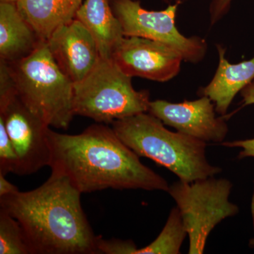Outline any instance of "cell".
Listing matches in <instances>:
<instances>
[{
    "mask_svg": "<svg viewBox=\"0 0 254 254\" xmlns=\"http://www.w3.org/2000/svg\"><path fill=\"white\" fill-rule=\"evenodd\" d=\"M0 119L17 154V175H31L50 167L51 150L48 138L50 127L28 109L15 86L0 90Z\"/></svg>",
    "mask_w": 254,
    "mask_h": 254,
    "instance_id": "ba28073f",
    "label": "cell"
},
{
    "mask_svg": "<svg viewBox=\"0 0 254 254\" xmlns=\"http://www.w3.org/2000/svg\"><path fill=\"white\" fill-rule=\"evenodd\" d=\"M217 48L218 67L212 81L200 88L198 95L208 97L215 103L216 113L225 115L235 95L254 80V57L232 64L225 58V48L220 46Z\"/></svg>",
    "mask_w": 254,
    "mask_h": 254,
    "instance_id": "7c38bea8",
    "label": "cell"
},
{
    "mask_svg": "<svg viewBox=\"0 0 254 254\" xmlns=\"http://www.w3.org/2000/svg\"><path fill=\"white\" fill-rule=\"evenodd\" d=\"M125 37H140L160 42L176 50L185 61L198 63L204 58L207 43L199 37L187 38L175 25L179 4H169L160 11L142 7L138 0H111Z\"/></svg>",
    "mask_w": 254,
    "mask_h": 254,
    "instance_id": "52a82bcc",
    "label": "cell"
},
{
    "mask_svg": "<svg viewBox=\"0 0 254 254\" xmlns=\"http://www.w3.org/2000/svg\"><path fill=\"white\" fill-rule=\"evenodd\" d=\"M212 102L207 96L180 103L158 100L150 101L148 112L177 131L205 143H222L228 127L223 118H217L215 105Z\"/></svg>",
    "mask_w": 254,
    "mask_h": 254,
    "instance_id": "30bf717a",
    "label": "cell"
},
{
    "mask_svg": "<svg viewBox=\"0 0 254 254\" xmlns=\"http://www.w3.org/2000/svg\"><path fill=\"white\" fill-rule=\"evenodd\" d=\"M111 59L127 76L158 82L173 79L180 73L182 55L160 42L125 37Z\"/></svg>",
    "mask_w": 254,
    "mask_h": 254,
    "instance_id": "9c48e42d",
    "label": "cell"
},
{
    "mask_svg": "<svg viewBox=\"0 0 254 254\" xmlns=\"http://www.w3.org/2000/svg\"><path fill=\"white\" fill-rule=\"evenodd\" d=\"M127 76L112 59L100 57L91 72L73 83L75 116L86 117L97 123L113 124L147 113L150 103L148 91H136Z\"/></svg>",
    "mask_w": 254,
    "mask_h": 254,
    "instance_id": "5b68a950",
    "label": "cell"
},
{
    "mask_svg": "<svg viewBox=\"0 0 254 254\" xmlns=\"http://www.w3.org/2000/svg\"><path fill=\"white\" fill-rule=\"evenodd\" d=\"M0 254H33L19 222L1 210H0Z\"/></svg>",
    "mask_w": 254,
    "mask_h": 254,
    "instance_id": "e0dca14e",
    "label": "cell"
},
{
    "mask_svg": "<svg viewBox=\"0 0 254 254\" xmlns=\"http://www.w3.org/2000/svg\"><path fill=\"white\" fill-rule=\"evenodd\" d=\"M187 232L177 207L172 209L168 221L159 236L151 244L141 249H136L133 254H180Z\"/></svg>",
    "mask_w": 254,
    "mask_h": 254,
    "instance_id": "2e32d148",
    "label": "cell"
},
{
    "mask_svg": "<svg viewBox=\"0 0 254 254\" xmlns=\"http://www.w3.org/2000/svg\"><path fill=\"white\" fill-rule=\"evenodd\" d=\"M50 168L64 174L81 193L113 190L168 192L166 180L140 161L113 128L96 124L76 135L49 128Z\"/></svg>",
    "mask_w": 254,
    "mask_h": 254,
    "instance_id": "6da1fadb",
    "label": "cell"
},
{
    "mask_svg": "<svg viewBox=\"0 0 254 254\" xmlns=\"http://www.w3.org/2000/svg\"><path fill=\"white\" fill-rule=\"evenodd\" d=\"M7 64L18 97L28 109L50 127L68 128L75 116L73 83L55 63L46 41L26 58Z\"/></svg>",
    "mask_w": 254,
    "mask_h": 254,
    "instance_id": "277c9868",
    "label": "cell"
},
{
    "mask_svg": "<svg viewBox=\"0 0 254 254\" xmlns=\"http://www.w3.org/2000/svg\"><path fill=\"white\" fill-rule=\"evenodd\" d=\"M163 1H165V2L167 3H170V1H173L174 4H175V3H177V4H182V3L185 2V1H187V0H163Z\"/></svg>",
    "mask_w": 254,
    "mask_h": 254,
    "instance_id": "603a6c76",
    "label": "cell"
},
{
    "mask_svg": "<svg viewBox=\"0 0 254 254\" xmlns=\"http://www.w3.org/2000/svg\"><path fill=\"white\" fill-rule=\"evenodd\" d=\"M18 189L5 178V175L0 173V196L11 194L18 191Z\"/></svg>",
    "mask_w": 254,
    "mask_h": 254,
    "instance_id": "44dd1931",
    "label": "cell"
},
{
    "mask_svg": "<svg viewBox=\"0 0 254 254\" xmlns=\"http://www.w3.org/2000/svg\"><path fill=\"white\" fill-rule=\"evenodd\" d=\"M250 246L251 247L254 248V239H252L250 242Z\"/></svg>",
    "mask_w": 254,
    "mask_h": 254,
    "instance_id": "d4e9b609",
    "label": "cell"
},
{
    "mask_svg": "<svg viewBox=\"0 0 254 254\" xmlns=\"http://www.w3.org/2000/svg\"><path fill=\"white\" fill-rule=\"evenodd\" d=\"M41 41L16 3L0 2V60L9 63L23 59Z\"/></svg>",
    "mask_w": 254,
    "mask_h": 254,
    "instance_id": "4fadbf2b",
    "label": "cell"
},
{
    "mask_svg": "<svg viewBox=\"0 0 254 254\" xmlns=\"http://www.w3.org/2000/svg\"><path fill=\"white\" fill-rule=\"evenodd\" d=\"M18 158L14 145L10 139L4 122L0 119V173L17 175Z\"/></svg>",
    "mask_w": 254,
    "mask_h": 254,
    "instance_id": "ac0fdd59",
    "label": "cell"
},
{
    "mask_svg": "<svg viewBox=\"0 0 254 254\" xmlns=\"http://www.w3.org/2000/svg\"><path fill=\"white\" fill-rule=\"evenodd\" d=\"M81 192L52 169L41 187L0 196V210L22 227L33 254H97V241L81 203Z\"/></svg>",
    "mask_w": 254,
    "mask_h": 254,
    "instance_id": "7a4b0ae2",
    "label": "cell"
},
{
    "mask_svg": "<svg viewBox=\"0 0 254 254\" xmlns=\"http://www.w3.org/2000/svg\"><path fill=\"white\" fill-rule=\"evenodd\" d=\"M241 95L243 98L244 105L254 104V80L242 90Z\"/></svg>",
    "mask_w": 254,
    "mask_h": 254,
    "instance_id": "7402d4cb",
    "label": "cell"
},
{
    "mask_svg": "<svg viewBox=\"0 0 254 254\" xmlns=\"http://www.w3.org/2000/svg\"><path fill=\"white\" fill-rule=\"evenodd\" d=\"M112 125L119 138L138 156L168 169L181 181L204 180L222 172L221 168L208 163L205 142L170 131L151 114H138Z\"/></svg>",
    "mask_w": 254,
    "mask_h": 254,
    "instance_id": "3957f363",
    "label": "cell"
},
{
    "mask_svg": "<svg viewBox=\"0 0 254 254\" xmlns=\"http://www.w3.org/2000/svg\"><path fill=\"white\" fill-rule=\"evenodd\" d=\"M84 0H20L18 9L41 41L74 19Z\"/></svg>",
    "mask_w": 254,
    "mask_h": 254,
    "instance_id": "9a60e30c",
    "label": "cell"
},
{
    "mask_svg": "<svg viewBox=\"0 0 254 254\" xmlns=\"http://www.w3.org/2000/svg\"><path fill=\"white\" fill-rule=\"evenodd\" d=\"M232 1V0H212L209 8L211 24L218 22L228 12Z\"/></svg>",
    "mask_w": 254,
    "mask_h": 254,
    "instance_id": "d6986e66",
    "label": "cell"
},
{
    "mask_svg": "<svg viewBox=\"0 0 254 254\" xmlns=\"http://www.w3.org/2000/svg\"><path fill=\"white\" fill-rule=\"evenodd\" d=\"M232 188L227 179L213 177L170 185L168 192L176 202L190 238L189 254H203L214 227L239 213L237 205L229 200Z\"/></svg>",
    "mask_w": 254,
    "mask_h": 254,
    "instance_id": "8992f818",
    "label": "cell"
},
{
    "mask_svg": "<svg viewBox=\"0 0 254 254\" xmlns=\"http://www.w3.org/2000/svg\"><path fill=\"white\" fill-rule=\"evenodd\" d=\"M46 43L60 70L73 83L86 77L100 58L95 38L76 18L57 28Z\"/></svg>",
    "mask_w": 254,
    "mask_h": 254,
    "instance_id": "8fae6325",
    "label": "cell"
},
{
    "mask_svg": "<svg viewBox=\"0 0 254 254\" xmlns=\"http://www.w3.org/2000/svg\"><path fill=\"white\" fill-rule=\"evenodd\" d=\"M221 144L229 148H240L242 150L239 154V158L242 159L247 157L254 158V138L242 141L222 142Z\"/></svg>",
    "mask_w": 254,
    "mask_h": 254,
    "instance_id": "ffe728a7",
    "label": "cell"
},
{
    "mask_svg": "<svg viewBox=\"0 0 254 254\" xmlns=\"http://www.w3.org/2000/svg\"><path fill=\"white\" fill-rule=\"evenodd\" d=\"M20 0H0V2L17 3Z\"/></svg>",
    "mask_w": 254,
    "mask_h": 254,
    "instance_id": "cb8c5ba5",
    "label": "cell"
},
{
    "mask_svg": "<svg viewBox=\"0 0 254 254\" xmlns=\"http://www.w3.org/2000/svg\"><path fill=\"white\" fill-rule=\"evenodd\" d=\"M75 18L91 32L100 57L111 59L114 50L125 36L110 0H84Z\"/></svg>",
    "mask_w": 254,
    "mask_h": 254,
    "instance_id": "5bb4252c",
    "label": "cell"
}]
</instances>
